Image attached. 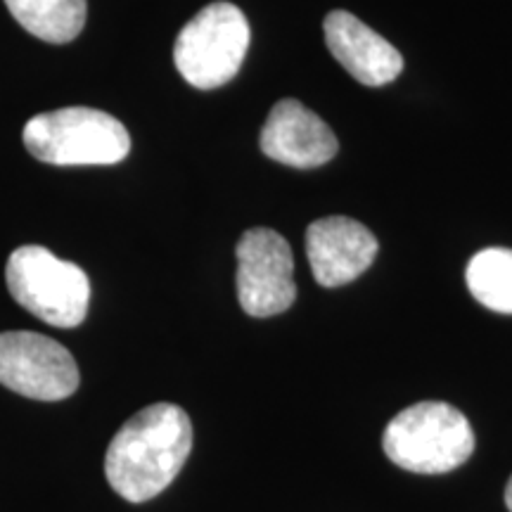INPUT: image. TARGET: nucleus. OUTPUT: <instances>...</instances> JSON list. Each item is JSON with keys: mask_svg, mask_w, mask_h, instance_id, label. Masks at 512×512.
Instances as JSON below:
<instances>
[{"mask_svg": "<svg viewBox=\"0 0 512 512\" xmlns=\"http://www.w3.org/2000/svg\"><path fill=\"white\" fill-rule=\"evenodd\" d=\"M190 451L188 413L174 403H152L114 434L105 456L107 482L126 501L145 503L174 482Z\"/></svg>", "mask_w": 512, "mask_h": 512, "instance_id": "nucleus-1", "label": "nucleus"}, {"mask_svg": "<svg viewBox=\"0 0 512 512\" xmlns=\"http://www.w3.org/2000/svg\"><path fill=\"white\" fill-rule=\"evenodd\" d=\"M382 448L403 470L444 475L470 460L475 432L451 403L420 401L389 422L382 434Z\"/></svg>", "mask_w": 512, "mask_h": 512, "instance_id": "nucleus-2", "label": "nucleus"}, {"mask_svg": "<svg viewBox=\"0 0 512 512\" xmlns=\"http://www.w3.org/2000/svg\"><path fill=\"white\" fill-rule=\"evenodd\" d=\"M24 147L38 162L55 166L119 164L131 152L126 126L91 107H64L36 114L22 133Z\"/></svg>", "mask_w": 512, "mask_h": 512, "instance_id": "nucleus-3", "label": "nucleus"}, {"mask_svg": "<svg viewBox=\"0 0 512 512\" xmlns=\"http://www.w3.org/2000/svg\"><path fill=\"white\" fill-rule=\"evenodd\" d=\"M5 283L12 299L55 328H76L91 304L88 275L46 247L24 245L10 254Z\"/></svg>", "mask_w": 512, "mask_h": 512, "instance_id": "nucleus-4", "label": "nucleus"}, {"mask_svg": "<svg viewBox=\"0 0 512 512\" xmlns=\"http://www.w3.org/2000/svg\"><path fill=\"white\" fill-rule=\"evenodd\" d=\"M249 48V24L238 5L211 3L181 29L174 46L176 69L190 86L214 91L240 72Z\"/></svg>", "mask_w": 512, "mask_h": 512, "instance_id": "nucleus-5", "label": "nucleus"}, {"mask_svg": "<svg viewBox=\"0 0 512 512\" xmlns=\"http://www.w3.org/2000/svg\"><path fill=\"white\" fill-rule=\"evenodd\" d=\"M81 375L67 347L38 332H0V384L36 401H62Z\"/></svg>", "mask_w": 512, "mask_h": 512, "instance_id": "nucleus-6", "label": "nucleus"}, {"mask_svg": "<svg viewBox=\"0 0 512 512\" xmlns=\"http://www.w3.org/2000/svg\"><path fill=\"white\" fill-rule=\"evenodd\" d=\"M238 299L245 313L271 318L297 299L294 256L287 240L271 228H252L238 242Z\"/></svg>", "mask_w": 512, "mask_h": 512, "instance_id": "nucleus-7", "label": "nucleus"}, {"mask_svg": "<svg viewBox=\"0 0 512 512\" xmlns=\"http://www.w3.org/2000/svg\"><path fill=\"white\" fill-rule=\"evenodd\" d=\"M306 254L318 285L339 287L368 271L377 256V238L363 223L328 216L306 230Z\"/></svg>", "mask_w": 512, "mask_h": 512, "instance_id": "nucleus-8", "label": "nucleus"}, {"mask_svg": "<svg viewBox=\"0 0 512 512\" xmlns=\"http://www.w3.org/2000/svg\"><path fill=\"white\" fill-rule=\"evenodd\" d=\"M332 128L299 100H280L261 131V150L273 162L294 169H316L337 155Z\"/></svg>", "mask_w": 512, "mask_h": 512, "instance_id": "nucleus-9", "label": "nucleus"}, {"mask_svg": "<svg viewBox=\"0 0 512 512\" xmlns=\"http://www.w3.org/2000/svg\"><path fill=\"white\" fill-rule=\"evenodd\" d=\"M323 29L330 53L363 86H387L401 74L403 57L399 50L351 12H330Z\"/></svg>", "mask_w": 512, "mask_h": 512, "instance_id": "nucleus-10", "label": "nucleus"}, {"mask_svg": "<svg viewBox=\"0 0 512 512\" xmlns=\"http://www.w3.org/2000/svg\"><path fill=\"white\" fill-rule=\"evenodd\" d=\"M10 15L31 36L48 43H69L83 31L86 0H5Z\"/></svg>", "mask_w": 512, "mask_h": 512, "instance_id": "nucleus-11", "label": "nucleus"}, {"mask_svg": "<svg viewBox=\"0 0 512 512\" xmlns=\"http://www.w3.org/2000/svg\"><path fill=\"white\" fill-rule=\"evenodd\" d=\"M465 280L472 297L486 309L512 313V249L491 247L475 254Z\"/></svg>", "mask_w": 512, "mask_h": 512, "instance_id": "nucleus-12", "label": "nucleus"}, {"mask_svg": "<svg viewBox=\"0 0 512 512\" xmlns=\"http://www.w3.org/2000/svg\"><path fill=\"white\" fill-rule=\"evenodd\" d=\"M505 505H508V510L512 512V477L508 479V486H505Z\"/></svg>", "mask_w": 512, "mask_h": 512, "instance_id": "nucleus-13", "label": "nucleus"}]
</instances>
